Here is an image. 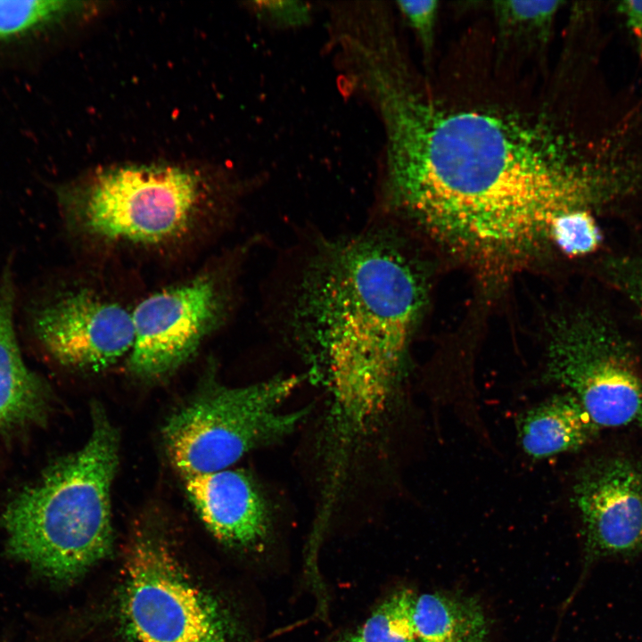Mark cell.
Instances as JSON below:
<instances>
[{"mask_svg": "<svg viewBox=\"0 0 642 642\" xmlns=\"http://www.w3.org/2000/svg\"><path fill=\"white\" fill-rule=\"evenodd\" d=\"M563 1H492L486 5L495 70L514 80L549 75L548 55Z\"/></svg>", "mask_w": 642, "mask_h": 642, "instance_id": "cell-12", "label": "cell"}, {"mask_svg": "<svg viewBox=\"0 0 642 642\" xmlns=\"http://www.w3.org/2000/svg\"><path fill=\"white\" fill-rule=\"evenodd\" d=\"M416 598L408 589L392 594L356 633L363 642H419L413 619Z\"/></svg>", "mask_w": 642, "mask_h": 642, "instance_id": "cell-16", "label": "cell"}, {"mask_svg": "<svg viewBox=\"0 0 642 642\" xmlns=\"http://www.w3.org/2000/svg\"><path fill=\"white\" fill-rule=\"evenodd\" d=\"M223 300L212 278L200 276L142 300L132 314L129 368L157 378L185 363L221 317Z\"/></svg>", "mask_w": 642, "mask_h": 642, "instance_id": "cell-8", "label": "cell"}, {"mask_svg": "<svg viewBox=\"0 0 642 642\" xmlns=\"http://www.w3.org/2000/svg\"><path fill=\"white\" fill-rule=\"evenodd\" d=\"M17 307L14 271L7 261L0 275V425L35 419L45 403L43 384L22 357Z\"/></svg>", "mask_w": 642, "mask_h": 642, "instance_id": "cell-13", "label": "cell"}, {"mask_svg": "<svg viewBox=\"0 0 642 642\" xmlns=\"http://www.w3.org/2000/svg\"><path fill=\"white\" fill-rule=\"evenodd\" d=\"M335 642H363L357 633H350L348 635H344L342 638H340Z\"/></svg>", "mask_w": 642, "mask_h": 642, "instance_id": "cell-22", "label": "cell"}, {"mask_svg": "<svg viewBox=\"0 0 642 642\" xmlns=\"http://www.w3.org/2000/svg\"><path fill=\"white\" fill-rule=\"evenodd\" d=\"M642 54V1H625L619 6Z\"/></svg>", "mask_w": 642, "mask_h": 642, "instance_id": "cell-21", "label": "cell"}, {"mask_svg": "<svg viewBox=\"0 0 642 642\" xmlns=\"http://www.w3.org/2000/svg\"><path fill=\"white\" fill-rule=\"evenodd\" d=\"M301 377L276 375L239 387L213 383L175 412L163 438L183 477L229 468L251 450L292 433L308 409L284 405Z\"/></svg>", "mask_w": 642, "mask_h": 642, "instance_id": "cell-4", "label": "cell"}, {"mask_svg": "<svg viewBox=\"0 0 642 642\" xmlns=\"http://www.w3.org/2000/svg\"><path fill=\"white\" fill-rule=\"evenodd\" d=\"M205 186L177 166H121L94 174L60 193L70 226L109 240L157 243L184 233Z\"/></svg>", "mask_w": 642, "mask_h": 642, "instance_id": "cell-5", "label": "cell"}, {"mask_svg": "<svg viewBox=\"0 0 642 642\" xmlns=\"http://www.w3.org/2000/svg\"><path fill=\"white\" fill-rule=\"evenodd\" d=\"M550 235L564 251L572 255L584 254L592 251L599 240L598 231L592 218L580 209L558 218Z\"/></svg>", "mask_w": 642, "mask_h": 642, "instance_id": "cell-19", "label": "cell"}, {"mask_svg": "<svg viewBox=\"0 0 642 642\" xmlns=\"http://www.w3.org/2000/svg\"><path fill=\"white\" fill-rule=\"evenodd\" d=\"M598 428L571 392L543 400L517 421L521 446L534 458L578 449L597 434Z\"/></svg>", "mask_w": 642, "mask_h": 642, "instance_id": "cell-14", "label": "cell"}, {"mask_svg": "<svg viewBox=\"0 0 642 642\" xmlns=\"http://www.w3.org/2000/svg\"><path fill=\"white\" fill-rule=\"evenodd\" d=\"M28 335L57 363L101 370L131 351L132 314L86 290L33 294L25 304Z\"/></svg>", "mask_w": 642, "mask_h": 642, "instance_id": "cell-7", "label": "cell"}, {"mask_svg": "<svg viewBox=\"0 0 642 642\" xmlns=\"http://www.w3.org/2000/svg\"><path fill=\"white\" fill-rule=\"evenodd\" d=\"M75 8L68 1H0V40L33 33Z\"/></svg>", "mask_w": 642, "mask_h": 642, "instance_id": "cell-17", "label": "cell"}, {"mask_svg": "<svg viewBox=\"0 0 642 642\" xmlns=\"http://www.w3.org/2000/svg\"><path fill=\"white\" fill-rule=\"evenodd\" d=\"M184 479L189 498L215 537L247 549L265 545L271 531L270 511L248 473L227 468Z\"/></svg>", "mask_w": 642, "mask_h": 642, "instance_id": "cell-11", "label": "cell"}, {"mask_svg": "<svg viewBox=\"0 0 642 642\" xmlns=\"http://www.w3.org/2000/svg\"><path fill=\"white\" fill-rule=\"evenodd\" d=\"M547 378L567 387L598 426L642 427V377L621 351L591 336L561 335Z\"/></svg>", "mask_w": 642, "mask_h": 642, "instance_id": "cell-9", "label": "cell"}, {"mask_svg": "<svg viewBox=\"0 0 642 642\" xmlns=\"http://www.w3.org/2000/svg\"><path fill=\"white\" fill-rule=\"evenodd\" d=\"M164 542L146 530L130 547L123 599L128 632L141 642H253L183 571Z\"/></svg>", "mask_w": 642, "mask_h": 642, "instance_id": "cell-6", "label": "cell"}, {"mask_svg": "<svg viewBox=\"0 0 642 642\" xmlns=\"http://www.w3.org/2000/svg\"><path fill=\"white\" fill-rule=\"evenodd\" d=\"M586 572L597 561L642 553V464L622 457L586 465L573 486Z\"/></svg>", "mask_w": 642, "mask_h": 642, "instance_id": "cell-10", "label": "cell"}, {"mask_svg": "<svg viewBox=\"0 0 642 642\" xmlns=\"http://www.w3.org/2000/svg\"><path fill=\"white\" fill-rule=\"evenodd\" d=\"M395 9L416 37L422 53L424 70H431L434 66L440 3L436 0L396 1Z\"/></svg>", "mask_w": 642, "mask_h": 642, "instance_id": "cell-18", "label": "cell"}, {"mask_svg": "<svg viewBox=\"0 0 642 642\" xmlns=\"http://www.w3.org/2000/svg\"><path fill=\"white\" fill-rule=\"evenodd\" d=\"M422 302L412 264L378 235L329 241L306 267L292 331L327 387L341 444L366 432L386 409Z\"/></svg>", "mask_w": 642, "mask_h": 642, "instance_id": "cell-2", "label": "cell"}, {"mask_svg": "<svg viewBox=\"0 0 642 642\" xmlns=\"http://www.w3.org/2000/svg\"><path fill=\"white\" fill-rule=\"evenodd\" d=\"M413 619L419 642H486L488 623L477 600L447 593L416 598Z\"/></svg>", "mask_w": 642, "mask_h": 642, "instance_id": "cell-15", "label": "cell"}, {"mask_svg": "<svg viewBox=\"0 0 642 642\" xmlns=\"http://www.w3.org/2000/svg\"><path fill=\"white\" fill-rule=\"evenodd\" d=\"M490 44L469 32L428 72L391 52L358 87L383 130L384 201L449 245L483 255L550 235L588 188L564 132L558 72L505 78Z\"/></svg>", "mask_w": 642, "mask_h": 642, "instance_id": "cell-1", "label": "cell"}, {"mask_svg": "<svg viewBox=\"0 0 642 642\" xmlns=\"http://www.w3.org/2000/svg\"><path fill=\"white\" fill-rule=\"evenodd\" d=\"M118 462L117 430L94 405L86 442L7 506L1 519L7 553L57 581L78 578L105 557L113 540L111 490Z\"/></svg>", "mask_w": 642, "mask_h": 642, "instance_id": "cell-3", "label": "cell"}, {"mask_svg": "<svg viewBox=\"0 0 642 642\" xmlns=\"http://www.w3.org/2000/svg\"><path fill=\"white\" fill-rule=\"evenodd\" d=\"M256 17L276 29H293L306 27L313 17V6L305 1L270 0L249 3Z\"/></svg>", "mask_w": 642, "mask_h": 642, "instance_id": "cell-20", "label": "cell"}]
</instances>
